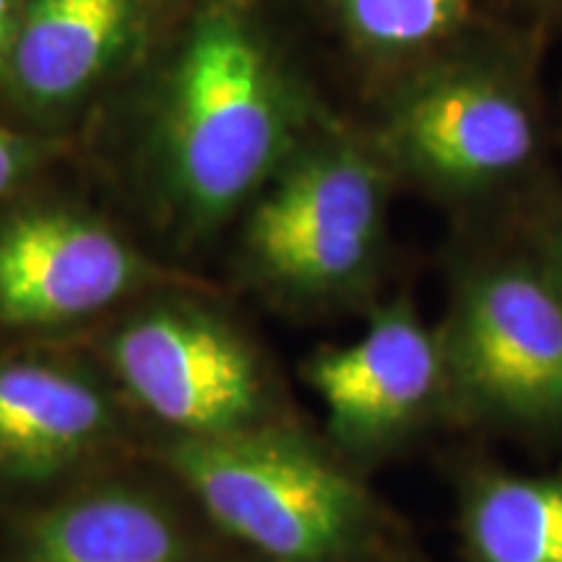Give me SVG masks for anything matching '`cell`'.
<instances>
[{
    "mask_svg": "<svg viewBox=\"0 0 562 562\" xmlns=\"http://www.w3.org/2000/svg\"><path fill=\"white\" fill-rule=\"evenodd\" d=\"M165 459L224 531L271 562H347L370 539L364 490L292 432L182 438Z\"/></svg>",
    "mask_w": 562,
    "mask_h": 562,
    "instance_id": "1",
    "label": "cell"
},
{
    "mask_svg": "<svg viewBox=\"0 0 562 562\" xmlns=\"http://www.w3.org/2000/svg\"><path fill=\"white\" fill-rule=\"evenodd\" d=\"M286 100L256 32L229 5L203 13L180 55L167 110V161L186 206L220 222L286 146Z\"/></svg>",
    "mask_w": 562,
    "mask_h": 562,
    "instance_id": "2",
    "label": "cell"
},
{
    "mask_svg": "<svg viewBox=\"0 0 562 562\" xmlns=\"http://www.w3.org/2000/svg\"><path fill=\"white\" fill-rule=\"evenodd\" d=\"M442 344L446 381L503 425H562V290L547 273L501 266L467 286Z\"/></svg>",
    "mask_w": 562,
    "mask_h": 562,
    "instance_id": "3",
    "label": "cell"
},
{
    "mask_svg": "<svg viewBox=\"0 0 562 562\" xmlns=\"http://www.w3.org/2000/svg\"><path fill=\"white\" fill-rule=\"evenodd\" d=\"M383 186L355 151L300 161L250 222V250L273 281L302 292L347 286L375 256Z\"/></svg>",
    "mask_w": 562,
    "mask_h": 562,
    "instance_id": "4",
    "label": "cell"
},
{
    "mask_svg": "<svg viewBox=\"0 0 562 562\" xmlns=\"http://www.w3.org/2000/svg\"><path fill=\"white\" fill-rule=\"evenodd\" d=\"M112 364L131 396L186 438L256 427L263 381L250 349L201 313L140 315L112 341Z\"/></svg>",
    "mask_w": 562,
    "mask_h": 562,
    "instance_id": "5",
    "label": "cell"
},
{
    "mask_svg": "<svg viewBox=\"0 0 562 562\" xmlns=\"http://www.w3.org/2000/svg\"><path fill=\"white\" fill-rule=\"evenodd\" d=\"M307 381L349 448H378L417 425L446 383L442 344L406 305L385 307L347 347L315 357Z\"/></svg>",
    "mask_w": 562,
    "mask_h": 562,
    "instance_id": "6",
    "label": "cell"
},
{
    "mask_svg": "<svg viewBox=\"0 0 562 562\" xmlns=\"http://www.w3.org/2000/svg\"><path fill=\"white\" fill-rule=\"evenodd\" d=\"M138 277L128 245L68 211H30L0 227V318L60 323L123 297Z\"/></svg>",
    "mask_w": 562,
    "mask_h": 562,
    "instance_id": "7",
    "label": "cell"
},
{
    "mask_svg": "<svg viewBox=\"0 0 562 562\" xmlns=\"http://www.w3.org/2000/svg\"><path fill=\"white\" fill-rule=\"evenodd\" d=\"M393 146L427 178L474 188L521 170L533 151V125L513 91L453 74L406 97L393 117Z\"/></svg>",
    "mask_w": 562,
    "mask_h": 562,
    "instance_id": "8",
    "label": "cell"
},
{
    "mask_svg": "<svg viewBox=\"0 0 562 562\" xmlns=\"http://www.w3.org/2000/svg\"><path fill=\"white\" fill-rule=\"evenodd\" d=\"M108 396L76 372L42 362L0 364V474L45 480L108 438Z\"/></svg>",
    "mask_w": 562,
    "mask_h": 562,
    "instance_id": "9",
    "label": "cell"
},
{
    "mask_svg": "<svg viewBox=\"0 0 562 562\" xmlns=\"http://www.w3.org/2000/svg\"><path fill=\"white\" fill-rule=\"evenodd\" d=\"M133 30V0H26L11 37L16 87L34 104L76 100L117 58Z\"/></svg>",
    "mask_w": 562,
    "mask_h": 562,
    "instance_id": "10",
    "label": "cell"
},
{
    "mask_svg": "<svg viewBox=\"0 0 562 562\" xmlns=\"http://www.w3.org/2000/svg\"><path fill=\"white\" fill-rule=\"evenodd\" d=\"M24 562H180L182 537L157 503L131 490H97L42 510Z\"/></svg>",
    "mask_w": 562,
    "mask_h": 562,
    "instance_id": "11",
    "label": "cell"
},
{
    "mask_svg": "<svg viewBox=\"0 0 562 562\" xmlns=\"http://www.w3.org/2000/svg\"><path fill=\"white\" fill-rule=\"evenodd\" d=\"M461 521L474 562H562V474H476Z\"/></svg>",
    "mask_w": 562,
    "mask_h": 562,
    "instance_id": "12",
    "label": "cell"
},
{
    "mask_svg": "<svg viewBox=\"0 0 562 562\" xmlns=\"http://www.w3.org/2000/svg\"><path fill=\"white\" fill-rule=\"evenodd\" d=\"M469 0H339L351 34L370 50L404 53L440 40Z\"/></svg>",
    "mask_w": 562,
    "mask_h": 562,
    "instance_id": "13",
    "label": "cell"
},
{
    "mask_svg": "<svg viewBox=\"0 0 562 562\" xmlns=\"http://www.w3.org/2000/svg\"><path fill=\"white\" fill-rule=\"evenodd\" d=\"M21 170H24V146L9 131L0 128V195L9 191Z\"/></svg>",
    "mask_w": 562,
    "mask_h": 562,
    "instance_id": "14",
    "label": "cell"
},
{
    "mask_svg": "<svg viewBox=\"0 0 562 562\" xmlns=\"http://www.w3.org/2000/svg\"><path fill=\"white\" fill-rule=\"evenodd\" d=\"M11 50V0H0V66Z\"/></svg>",
    "mask_w": 562,
    "mask_h": 562,
    "instance_id": "15",
    "label": "cell"
},
{
    "mask_svg": "<svg viewBox=\"0 0 562 562\" xmlns=\"http://www.w3.org/2000/svg\"><path fill=\"white\" fill-rule=\"evenodd\" d=\"M550 277L558 281L562 290V235H558V240L550 248Z\"/></svg>",
    "mask_w": 562,
    "mask_h": 562,
    "instance_id": "16",
    "label": "cell"
}]
</instances>
